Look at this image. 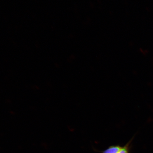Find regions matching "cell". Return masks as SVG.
<instances>
[{
  "instance_id": "7a4b0ae2",
  "label": "cell",
  "mask_w": 153,
  "mask_h": 153,
  "mask_svg": "<svg viewBox=\"0 0 153 153\" xmlns=\"http://www.w3.org/2000/svg\"><path fill=\"white\" fill-rule=\"evenodd\" d=\"M130 143V142H129L125 146L122 147L121 150L118 153H129Z\"/></svg>"
},
{
  "instance_id": "6da1fadb",
  "label": "cell",
  "mask_w": 153,
  "mask_h": 153,
  "mask_svg": "<svg viewBox=\"0 0 153 153\" xmlns=\"http://www.w3.org/2000/svg\"><path fill=\"white\" fill-rule=\"evenodd\" d=\"M122 148V147L120 145H112L109 147L106 150L102 151V153H118Z\"/></svg>"
}]
</instances>
